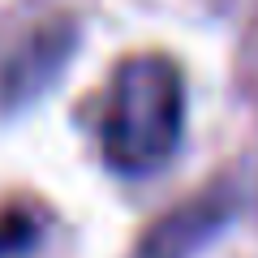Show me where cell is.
Segmentation results:
<instances>
[{
  "label": "cell",
  "instance_id": "cell-1",
  "mask_svg": "<svg viewBox=\"0 0 258 258\" xmlns=\"http://www.w3.org/2000/svg\"><path fill=\"white\" fill-rule=\"evenodd\" d=\"M185 125V86L168 56H129L112 78L103 155L116 172L142 176L168 164Z\"/></svg>",
  "mask_w": 258,
  "mask_h": 258
}]
</instances>
